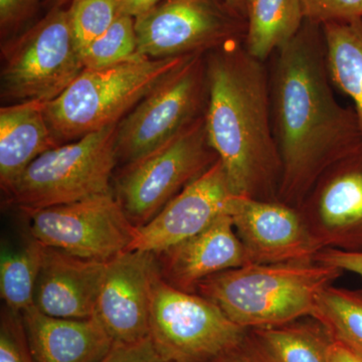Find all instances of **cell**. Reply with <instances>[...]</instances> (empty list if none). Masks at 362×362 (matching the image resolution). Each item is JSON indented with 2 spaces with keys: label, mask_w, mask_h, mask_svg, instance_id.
Returning a JSON list of instances; mask_svg holds the SVG:
<instances>
[{
  "label": "cell",
  "mask_w": 362,
  "mask_h": 362,
  "mask_svg": "<svg viewBox=\"0 0 362 362\" xmlns=\"http://www.w3.org/2000/svg\"><path fill=\"white\" fill-rule=\"evenodd\" d=\"M344 272L327 264H249L202 281L195 293L246 330L312 316L317 299Z\"/></svg>",
  "instance_id": "3957f363"
},
{
  "label": "cell",
  "mask_w": 362,
  "mask_h": 362,
  "mask_svg": "<svg viewBox=\"0 0 362 362\" xmlns=\"http://www.w3.org/2000/svg\"><path fill=\"white\" fill-rule=\"evenodd\" d=\"M312 316L362 361V289L328 286L319 295Z\"/></svg>",
  "instance_id": "603a6c76"
},
{
  "label": "cell",
  "mask_w": 362,
  "mask_h": 362,
  "mask_svg": "<svg viewBox=\"0 0 362 362\" xmlns=\"http://www.w3.org/2000/svg\"><path fill=\"white\" fill-rule=\"evenodd\" d=\"M156 256L162 279L189 293H195L197 285L211 276L249 265L244 246L226 213L194 237Z\"/></svg>",
  "instance_id": "e0dca14e"
},
{
  "label": "cell",
  "mask_w": 362,
  "mask_h": 362,
  "mask_svg": "<svg viewBox=\"0 0 362 362\" xmlns=\"http://www.w3.org/2000/svg\"><path fill=\"white\" fill-rule=\"evenodd\" d=\"M204 58L207 136L233 194L278 201L282 161L272 123L268 65L252 57L244 42L223 45Z\"/></svg>",
  "instance_id": "7a4b0ae2"
},
{
  "label": "cell",
  "mask_w": 362,
  "mask_h": 362,
  "mask_svg": "<svg viewBox=\"0 0 362 362\" xmlns=\"http://www.w3.org/2000/svg\"><path fill=\"white\" fill-rule=\"evenodd\" d=\"M21 314L33 362H101L113 346L96 317L58 318L35 305Z\"/></svg>",
  "instance_id": "ac0fdd59"
},
{
  "label": "cell",
  "mask_w": 362,
  "mask_h": 362,
  "mask_svg": "<svg viewBox=\"0 0 362 362\" xmlns=\"http://www.w3.org/2000/svg\"><path fill=\"white\" fill-rule=\"evenodd\" d=\"M84 70L66 7L51 9L2 42V101L47 103L63 94Z\"/></svg>",
  "instance_id": "8992f818"
},
{
  "label": "cell",
  "mask_w": 362,
  "mask_h": 362,
  "mask_svg": "<svg viewBox=\"0 0 362 362\" xmlns=\"http://www.w3.org/2000/svg\"><path fill=\"white\" fill-rule=\"evenodd\" d=\"M45 103L21 102L0 109V185L6 192L37 157L59 146Z\"/></svg>",
  "instance_id": "d6986e66"
},
{
  "label": "cell",
  "mask_w": 362,
  "mask_h": 362,
  "mask_svg": "<svg viewBox=\"0 0 362 362\" xmlns=\"http://www.w3.org/2000/svg\"><path fill=\"white\" fill-rule=\"evenodd\" d=\"M101 362H173L162 356L150 337L133 343L114 342Z\"/></svg>",
  "instance_id": "f546056e"
},
{
  "label": "cell",
  "mask_w": 362,
  "mask_h": 362,
  "mask_svg": "<svg viewBox=\"0 0 362 362\" xmlns=\"http://www.w3.org/2000/svg\"><path fill=\"white\" fill-rule=\"evenodd\" d=\"M117 127L118 124L45 152L4 192L7 202L28 211L114 192Z\"/></svg>",
  "instance_id": "5b68a950"
},
{
  "label": "cell",
  "mask_w": 362,
  "mask_h": 362,
  "mask_svg": "<svg viewBox=\"0 0 362 362\" xmlns=\"http://www.w3.org/2000/svg\"><path fill=\"white\" fill-rule=\"evenodd\" d=\"M206 58L192 57L157 85L117 127L116 152L123 166L139 160L206 115Z\"/></svg>",
  "instance_id": "ba28073f"
},
{
  "label": "cell",
  "mask_w": 362,
  "mask_h": 362,
  "mask_svg": "<svg viewBox=\"0 0 362 362\" xmlns=\"http://www.w3.org/2000/svg\"><path fill=\"white\" fill-rule=\"evenodd\" d=\"M218 160L209 144L206 115L139 160L123 166L114 192L135 228L146 225Z\"/></svg>",
  "instance_id": "52a82bcc"
},
{
  "label": "cell",
  "mask_w": 362,
  "mask_h": 362,
  "mask_svg": "<svg viewBox=\"0 0 362 362\" xmlns=\"http://www.w3.org/2000/svg\"><path fill=\"white\" fill-rule=\"evenodd\" d=\"M305 20L323 25L362 18V0H300Z\"/></svg>",
  "instance_id": "83f0119b"
},
{
  "label": "cell",
  "mask_w": 362,
  "mask_h": 362,
  "mask_svg": "<svg viewBox=\"0 0 362 362\" xmlns=\"http://www.w3.org/2000/svg\"><path fill=\"white\" fill-rule=\"evenodd\" d=\"M156 254L125 251L107 262L94 317L114 342L149 337L152 285L158 273Z\"/></svg>",
  "instance_id": "5bb4252c"
},
{
  "label": "cell",
  "mask_w": 362,
  "mask_h": 362,
  "mask_svg": "<svg viewBox=\"0 0 362 362\" xmlns=\"http://www.w3.org/2000/svg\"><path fill=\"white\" fill-rule=\"evenodd\" d=\"M316 261L337 267L340 270L362 277V252H343L325 249L319 252Z\"/></svg>",
  "instance_id": "1f68e13d"
},
{
  "label": "cell",
  "mask_w": 362,
  "mask_h": 362,
  "mask_svg": "<svg viewBox=\"0 0 362 362\" xmlns=\"http://www.w3.org/2000/svg\"><path fill=\"white\" fill-rule=\"evenodd\" d=\"M44 250V245L32 235L20 247H1L0 295L11 310L21 313L33 306Z\"/></svg>",
  "instance_id": "cb8c5ba5"
},
{
  "label": "cell",
  "mask_w": 362,
  "mask_h": 362,
  "mask_svg": "<svg viewBox=\"0 0 362 362\" xmlns=\"http://www.w3.org/2000/svg\"><path fill=\"white\" fill-rule=\"evenodd\" d=\"M194 56L149 59L139 54L107 68L85 69L63 94L45 103L52 134L62 145L117 125Z\"/></svg>",
  "instance_id": "277c9868"
},
{
  "label": "cell",
  "mask_w": 362,
  "mask_h": 362,
  "mask_svg": "<svg viewBox=\"0 0 362 362\" xmlns=\"http://www.w3.org/2000/svg\"><path fill=\"white\" fill-rule=\"evenodd\" d=\"M23 211L33 239L81 258L110 261L128 251L134 240L136 228L115 192Z\"/></svg>",
  "instance_id": "8fae6325"
},
{
  "label": "cell",
  "mask_w": 362,
  "mask_h": 362,
  "mask_svg": "<svg viewBox=\"0 0 362 362\" xmlns=\"http://www.w3.org/2000/svg\"><path fill=\"white\" fill-rule=\"evenodd\" d=\"M66 11L74 37L82 51L118 18V0H71Z\"/></svg>",
  "instance_id": "484cf974"
},
{
  "label": "cell",
  "mask_w": 362,
  "mask_h": 362,
  "mask_svg": "<svg viewBox=\"0 0 362 362\" xmlns=\"http://www.w3.org/2000/svg\"><path fill=\"white\" fill-rule=\"evenodd\" d=\"M267 65L282 161L278 201L298 207L325 169L362 145V131L354 108L335 97L322 25L305 20Z\"/></svg>",
  "instance_id": "6da1fadb"
},
{
  "label": "cell",
  "mask_w": 362,
  "mask_h": 362,
  "mask_svg": "<svg viewBox=\"0 0 362 362\" xmlns=\"http://www.w3.org/2000/svg\"><path fill=\"white\" fill-rule=\"evenodd\" d=\"M0 362H33L21 314L6 306L0 315Z\"/></svg>",
  "instance_id": "4316f807"
},
{
  "label": "cell",
  "mask_w": 362,
  "mask_h": 362,
  "mask_svg": "<svg viewBox=\"0 0 362 362\" xmlns=\"http://www.w3.org/2000/svg\"><path fill=\"white\" fill-rule=\"evenodd\" d=\"M226 213L249 264L310 263L322 251L297 207L232 194Z\"/></svg>",
  "instance_id": "4fadbf2b"
},
{
  "label": "cell",
  "mask_w": 362,
  "mask_h": 362,
  "mask_svg": "<svg viewBox=\"0 0 362 362\" xmlns=\"http://www.w3.org/2000/svg\"><path fill=\"white\" fill-rule=\"evenodd\" d=\"M233 194L220 160L168 202L146 225L135 228L128 251L158 255L194 237L226 213Z\"/></svg>",
  "instance_id": "9a60e30c"
},
{
  "label": "cell",
  "mask_w": 362,
  "mask_h": 362,
  "mask_svg": "<svg viewBox=\"0 0 362 362\" xmlns=\"http://www.w3.org/2000/svg\"><path fill=\"white\" fill-rule=\"evenodd\" d=\"M322 28L331 81L351 98L362 131V18Z\"/></svg>",
  "instance_id": "44dd1931"
},
{
  "label": "cell",
  "mask_w": 362,
  "mask_h": 362,
  "mask_svg": "<svg viewBox=\"0 0 362 362\" xmlns=\"http://www.w3.org/2000/svg\"><path fill=\"white\" fill-rule=\"evenodd\" d=\"M226 6L232 8L243 18H246L251 0H223Z\"/></svg>",
  "instance_id": "e575fe53"
},
{
  "label": "cell",
  "mask_w": 362,
  "mask_h": 362,
  "mask_svg": "<svg viewBox=\"0 0 362 362\" xmlns=\"http://www.w3.org/2000/svg\"><path fill=\"white\" fill-rule=\"evenodd\" d=\"M135 28L140 56L178 58L244 42L247 20L223 0H162Z\"/></svg>",
  "instance_id": "30bf717a"
},
{
  "label": "cell",
  "mask_w": 362,
  "mask_h": 362,
  "mask_svg": "<svg viewBox=\"0 0 362 362\" xmlns=\"http://www.w3.org/2000/svg\"><path fill=\"white\" fill-rule=\"evenodd\" d=\"M42 0H0L1 40L11 39L23 30L37 13Z\"/></svg>",
  "instance_id": "f1b7e54d"
},
{
  "label": "cell",
  "mask_w": 362,
  "mask_h": 362,
  "mask_svg": "<svg viewBox=\"0 0 362 362\" xmlns=\"http://www.w3.org/2000/svg\"><path fill=\"white\" fill-rule=\"evenodd\" d=\"M211 362H278L276 357L254 332L247 331L239 345Z\"/></svg>",
  "instance_id": "4dcf8cb0"
},
{
  "label": "cell",
  "mask_w": 362,
  "mask_h": 362,
  "mask_svg": "<svg viewBox=\"0 0 362 362\" xmlns=\"http://www.w3.org/2000/svg\"><path fill=\"white\" fill-rule=\"evenodd\" d=\"M305 21L300 0H251L244 47L255 59L268 63L294 39Z\"/></svg>",
  "instance_id": "ffe728a7"
},
{
  "label": "cell",
  "mask_w": 362,
  "mask_h": 362,
  "mask_svg": "<svg viewBox=\"0 0 362 362\" xmlns=\"http://www.w3.org/2000/svg\"><path fill=\"white\" fill-rule=\"evenodd\" d=\"M328 362H362L356 354L343 346L341 343L334 341L331 343Z\"/></svg>",
  "instance_id": "836d02e7"
},
{
  "label": "cell",
  "mask_w": 362,
  "mask_h": 362,
  "mask_svg": "<svg viewBox=\"0 0 362 362\" xmlns=\"http://www.w3.org/2000/svg\"><path fill=\"white\" fill-rule=\"evenodd\" d=\"M106 267L107 262L45 246L33 305L52 317L92 318Z\"/></svg>",
  "instance_id": "2e32d148"
},
{
  "label": "cell",
  "mask_w": 362,
  "mask_h": 362,
  "mask_svg": "<svg viewBox=\"0 0 362 362\" xmlns=\"http://www.w3.org/2000/svg\"><path fill=\"white\" fill-rule=\"evenodd\" d=\"M297 209L322 250L362 252V145L325 169Z\"/></svg>",
  "instance_id": "7c38bea8"
},
{
  "label": "cell",
  "mask_w": 362,
  "mask_h": 362,
  "mask_svg": "<svg viewBox=\"0 0 362 362\" xmlns=\"http://www.w3.org/2000/svg\"><path fill=\"white\" fill-rule=\"evenodd\" d=\"M71 0H45L44 6L47 11L54 8H65L66 4H70Z\"/></svg>",
  "instance_id": "d590c367"
},
{
  "label": "cell",
  "mask_w": 362,
  "mask_h": 362,
  "mask_svg": "<svg viewBox=\"0 0 362 362\" xmlns=\"http://www.w3.org/2000/svg\"><path fill=\"white\" fill-rule=\"evenodd\" d=\"M252 331L265 343L278 362H328L333 340L313 316Z\"/></svg>",
  "instance_id": "7402d4cb"
},
{
  "label": "cell",
  "mask_w": 362,
  "mask_h": 362,
  "mask_svg": "<svg viewBox=\"0 0 362 362\" xmlns=\"http://www.w3.org/2000/svg\"><path fill=\"white\" fill-rule=\"evenodd\" d=\"M85 69H102L139 56L135 20L121 16L110 28L81 51Z\"/></svg>",
  "instance_id": "d4e9b609"
},
{
  "label": "cell",
  "mask_w": 362,
  "mask_h": 362,
  "mask_svg": "<svg viewBox=\"0 0 362 362\" xmlns=\"http://www.w3.org/2000/svg\"><path fill=\"white\" fill-rule=\"evenodd\" d=\"M162 0H118L119 14L137 20L156 8Z\"/></svg>",
  "instance_id": "d6a6232c"
},
{
  "label": "cell",
  "mask_w": 362,
  "mask_h": 362,
  "mask_svg": "<svg viewBox=\"0 0 362 362\" xmlns=\"http://www.w3.org/2000/svg\"><path fill=\"white\" fill-rule=\"evenodd\" d=\"M149 337L173 362H211L235 349L247 331L213 302L181 291L156 274L152 285Z\"/></svg>",
  "instance_id": "9c48e42d"
}]
</instances>
